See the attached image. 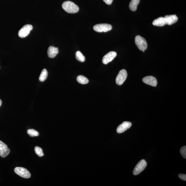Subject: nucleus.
I'll list each match as a JSON object with an SVG mask.
<instances>
[{
  "label": "nucleus",
  "instance_id": "1",
  "mask_svg": "<svg viewBox=\"0 0 186 186\" xmlns=\"http://www.w3.org/2000/svg\"><path fill=\"white\" fill-rule=\"evenodd\" d=\"M62 6L63 9L68 13H76L79 11L78 6L71 1H66L63 4Z\"/></svg>",
  "mask_w": 186,
  "mask_h": 186
},
{
  "label": "nucleus",
  "instance_id": "2",
  "mask_svg": "<svg viewBox=\"0 0 186 186\" xmlns=\"http://www.w3.org/2000/svg\"><path fill=\"white\" fill-rule=\"evenodd\" d=\"M135 42L138 48L141 51H145L147 48L146 40L141 36L138 35L135 37Z\"/></svg>",
  "mask_w": 186,
  "mask_h": 186
},
{
  "label": "nucleus",
  "instance_id": "3",
  "mask_svg": "<svg viewBox=\"0 0 186 186\" xmlns=\"http://www.w3.org/2000/svg\"><path fill=\"white\" fill-rule=\"evenodd\" d=\"M147 162L145 160L142 159L138 163L134 168L133 173L134 175H139L145 170L147 167Z\"/></svg>",
  "mask_w": 186,
  "mask_h": 186
},
{
  "label": "nucleus",
  "instance_id": "4",
  "mask_svg": "<svg viewBox=\"0 0 186 186\" xmlns=\"http://www.w3.org/2000/svg\"><path fill=\"white\" fill-rule=\"evenodd\" d=\"M93 29L98 32L101 33L103 32H106L111 31L112 29V26L107 24H101L94 26Z\"/></svg>",
  "mask_w": 186,
  "mask_h": 186
},
{
  "label": "nucleus",
  "instance_id": "5",
  "mask_svg": "<svg viewBox=\"0 0 186 186\" xmlns=\"http://www.w3.org/2000/svg\"><path fill=\"white\" fill-rule=\"evenodd\" d=\"M14 171L17 175L24 178H29L31 177V174L30 172L24 167H16L14 169Z\"/></svg>",
  "mask_w": 186,
  "mask_h": 186
},
{
  "label": "nucleus",
  "instance_id": "6",
  "mask_svg": "<svg viewBox=\"0 0 186 186\" xmlns=\"http://www.w3.org/2000/svg\"><path fill=\"white\" fill-rule=\"evenodd\" d=\"M127 77V73L125 69H123L120 71L118 74L116 78V83L119 85H123L124 82L126 79Z\"/></svg>",
  "mask_w": 186,
  "mask_h": 186
},
{
  "label": "nucleus",
  "instance_id": "7",
  "mask_svg": "<svg viewBox=\"0 0 186 186\" xmlns=\"http://www.w3.org/2000/svg\"><path fill=\"white\" fill-rule=\"evenodd\" d=\"M33 29V26L31 25L27 24L24 26L19 32L18 34L19 36L22 38L27 37Z\"/></svg>",
  "mask_w": 186,
  "mask_h": 186
},
{
  "label": "nucleus",
  "instance_id": "8",
  "mask_svg": "<svg viewBox=\"0 0 186 186\" xmlns=\"http://www.w3.org/2000/svg\"><path fill=\"white\" fill-rule=\"evenodd\" d=\"M10 150L7 145L3 142L0 141V156L1 157H7L10 153Z\"/></svg>",
  "mask_w": 186,
  "mask_h": 186
},
{
  "label": "nucleus",
  "instance_id": "9",
  "mask_svg": "<svg viewBox=\"0 0 186 186\" xmlns=\"http://www.w3.org/2000/svg\"><path fill=\"white\" fill-rule=\"evenodd\" d=\"M132 126V123L128 121L123 122L118 126L117 129V133H124L128 129L130 128Z\"/></svg>",
  "mask_w": 186,
  "mask_h": 186
},
{
  "label": "nucleus",
  "instance_id": "10",
  "mask_svg": "<svg viewBox=\"0 0 186 186\" xmlns=\"http://www.w3.org/2000/svg\"><path fill=\"white\" fill-rule=\"evenodd\" d=\"M117 55V53L115 51L110 52L103 57L102 61L104 64L106 65L113 61Z\"/></svg>",
  "mask_w": 186,
  "mask_h": 186
},
{
  "label": "nucleus",
  "instance_id": "11",
  "mask_svg": "<svg viewBox=\"0 0 186 186\" xmlns=\"http://www.w3.org/2000/svg\"><path fill=\"white\" fill-rule=\"evenodd\" d=\"M143 83L152 86L156 87L157 85L156 78L152 76L145 77L143 79Z\"/></svg>",
  "mask_w": 186,
  "mask_h": 186
},
{
  "label": "nucleus",
  "instance_id": "12",
  "mask_svg": "<svg viewBox=\"0 0 186 186\" xmlns=\"http://www.w3.org/2000/svg\"><path fill=\"white\" fill-rule=\"evenodd\" d=\"M164 18L167 24L169 25L176 23L178 19V18L175 15H166Z\"/></svg>",
  "mask_w": 186,
  "mask_h": 186
},
{
  "label": "nucleus",
  "instance_id": "13",
  "mask_svg": "<svg viewBox=\"0 0 186 186\" xmlns=\"http://www.w3.org/2000/svg\"><path fill=\"white\" fill-rule=\"evenodd\" d=\"M58 48L51 46L48 49V56L50 58H55L58 53Z\"/></svg>",
  "mask_w": 186,
  "mask_h": 186
},
{
  "label": "nucleus",
  "instance_id": "14",
  "mask_svg": "<svg viewBox=\"0 0 186 186\" xmlns=\"http://www.w3.org/2000/svg\"><path fill=\"white\" fill-rule=\"evenodd\" d=\"M153 24L154 26L160 27L163 26L167 24L165 18L163 17H160L154 20Z\"/></svg>",
  "mask_w": 186,
  "mask_h": 186
},
{
  "label": "nucleus",
  "instance_id": "15",
  "mask_svg": "<svg viewBox=\"0 0 186 186\" xmlns=\"http://www.w3.org/2000/svg\"><path fill=\"white\" fill-rule=\"evenodd\" d=\"M140 0H131L129 4V8L131 11H136L137 6L140 3Z\"/></svg>",
  "mask_w": 186,
  "mask_h": 186
},
{
  "label": "nucleus",
  "instance_id": "16",
  "mask_svg": "<svg viewBox=\"0 0 186 186\" xmlns=\"http://www.w3.org/2000/svg\"><path fill=\"white\" fill-rule=\"evenodd\" d=\"M77 81L81 84H86L89 83V80L87 78L83 76L79 75L77 78Z\"/></svg>",
  "mask_w": 186,
  "mask_h": 186
},
{
  "label": "nucleus",
  "instance_id": "17",
  "mask_svg": "<svg viewBox=\"0 0 186 186\" xmlns=\"http://www.w3.org/2000/svg\"><path fill=\"white\" fill-rule=\"evenodd\" d=\"M48 73L47 70L46 69H43L40 75L39 80L40 81H44L48 77Z\"/></svg>",
  "mask_w": 186,
  "mask_h": 186
},
{
  "label": "nucleus",
  "instance_id": "18",
  "mask_svg": "<svg viewBox=\"0 0 186 186\" xmlns=\"http://www.w3.org/2000/svg\"><path fill=\"white\" fill-rule=\"evenodd\" d=\"M76 58L78 61L81 62H84L85 61V57L81 51H78L76 53Z\"/></svg>",
  "mask_w": 186,
  "mask_h": 186
},
{
  "label": "nucleus",
  "instance_id": "19",
  "mask_svg": "<svg viewBox=\"0 0 186 186\" xmlns=\"http://www.w3.org/2000/svg\"><path fill=\"white\" fill-rule=\"evenodd\" d=\"M27 133L31 137L38 136L39 135L38 132L33 129L28 130Z\"/></svg>",
  "mask_w": 186,
  "mask_h": 186
},
{
  "label": "nucleus",
  "instance_id": "20",
  "mask_svg": "<svg viewBox=\"0 0 186 186\" xmlns=\"http://www.w3.org/2000/svg\"><path fill=\"white\" fill-rule=\"evenodd\" d=\"M35 153L39 157H42L44 155L42 149L39 147L36 146L35 148Z\"/></svg>",
  "mask_w": 186,
  "mask_h": 186
},
{
  "label": "nucleus",
  "instance_id": "21",
  "mask_svg": "<svg viewBox=\"0 0 186 186\" xmlns=\"http://www.w3.org/2000/svg\"><path fill=\"white\" fill-rule=\"evenodd\" d=\"M180 153L181 155L184 158L186 159V146L182 147L180 150Z\"/></svg>",
  "mask_w": 186,
  "mask_h": 186
},
{
  "label": "nucleus",
  "instance_id": "22",
  "mask_svg": "<svg viewBox=\"0 0 186 186\" xmlns=\"http://www.w3.org/2000/svg\"><path fill=\"white\" fill-rule=\"evenodd\" d=\"M178 177L180 179L186 181V175L185 174H180L178 175Z\"/></svg>",
  "mask_w": 186,
  "mask_h": 186
},
{
  "label": "nucleus",
  "instance_id": "23",
  "mask_svg": "<svg viewBox=\"0 0 186 186\" xmlns=\"http://www.w3.org/2000/svg\"><path fill=\"white\" fill-rule=\"evenodd\" d=\"M103 1L107 4L110 5L113 3V0H103Z\"/></svg>",
  "mask_w": 186,
  "mask_h": 186
},
{
  "label": "nucleus",
  "instance_id": "24",
  "mask_svg": "<svg viewBox=\"0 0 186 186\" xmlns=\"http://www.w3.org/2000/svg\"><path fill=\"white\" fill-rule=\"evenodd\" d=\"M2 105V101L1 99H0V107Z\"/></svg>",
  "mask_w": 186,
  "mask_h": 186
},
{
  "label": "nucleus",
  "instance_id": "25",
  "mask_svg": "<svg viewBox=\"0 0 186 186\" xmlns=\"http://www.w3.org/2000/svg\"><path fill=\"white\" fill-rule=\"evenodd\" d=\"M143 52L145 53V51H143Z\"/></svg>",
  "mask_w": 186,
  "mask_h": 186
}]
</instances>
